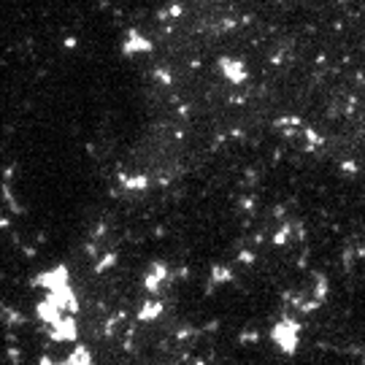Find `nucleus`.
Wrapping results in <instances>:
<instances>
[{"label":"nucleus","mask_w":365,"mask_h":365,"mask_svg":"<svg viewBox=\"0 0 365 365\" xmlns=\"http://www.w3.org/2000/svg\"><path fill=\"white\" fill-rule=\"evenodd\" d=\"M8 357H11V363H19V349H8Z\"/></svg>","instance_id":"nucleus-11"},{"label":"nucleus","mask_w":365,"mask_h":365,"mask_svg":"<svg viewBox=\"0 0 365 365\" xmlns=\"http://www.w3.org/2000/svg\"><path fill=\"white\" fill-rule=\"evenodd\" d=\"M49 336H52V341H76L79 338V327H76V319L73 314H65L60 322L52 324V330H49Z\"/></svg>","instance_id":"nucleus-2"},{"label":"nucleus","mask_w":365,"mask_h":365,"mask_svg":"<svg viewBox=\"0 0 365 365\" xmlns=\"http://www.w3.org/2000/svg\"><path fill=\"white\" fill-rule=\"evenodd\" d=\"M252 341H257V333H255V330L241 333V344H252Z\"/></svg>","instance_id":"nucleus-9"},{"label":"nucleus","mask_w":365,"mask_h":365,"mask_svg":"<svg viewBox=\"0 0 365 365\" xmlns=\"http://www.w3.org/2000/svg\"><path fill=\"white\" fill-rule=\"evenodd\" d=\"M195 365H206V363H203V360H197V363H195Z\"/></svg>","instance_id":"nucleus-12"},{"label":"nucleus","mask_w":365,"mask_h":365,"mask_svg":"<svg viewBox=\"0 0 365 365\" xmlns=\"http://www.w3.org/2000/svg\"><path fill=\"white\" fill-rule=\"evenodd\" d=\"M165 273H168V268L162 265V262H154L151 271L146 273V279H144V287L149 292H157V290H160V284H162V279H165Z\"/></svg>","instance_id":"nucleus-4"},{"label":"nucleus","mask_w":365,"mask_h":365,"mask_svg":"<svg viewBox=\"0 0 365 365\" xmlns=\"http://www.w3.org/2000/svg\"><path fill=\"white\" fill-rule=\"evenodd\" d=\"M298 330H301L298 322H292V319H281V322L273 327L271 336H273V341H276L284 352L292 354V352H295V346H298Z\"/></svg>","instance_id":"nucleus-1"},{"label":"nucleus","mask_w":365,"mask_h":365,"mask_svg":"<svg viewBox=\"0 0 365 365\" xmlns=\"http://www.w3.org/2000/svg\"><path fill=\"white\" fill-rule=\"evenodd\" d=\"M111 262H114V255L103 257V260H100V265H98V271H108V268H111Z\"/></svg>","instance_id":"nucleus-8"},{"label":"nucleus","mask_w":365,"mask_h":365,"mask_svg":"<svg viewBox=\"0 0 365 365\" xmlns=\"http://www.w3.org/2000/svg\"><path fill=\"white\" fill-rule=\"evenodd\" d=\"M38 365H57V363H54L52 357H46V354H43V357L38 360ZM63 365H68V363H63Z\"/></svg>","instance_id":"nucleus-10"},{"label":"nucleus","mask_w":365,"mask_h":365,"mask_svg":"<svg viewBox=\"0 0 365 365\" xmlns=\"http://www.w3.org/2000/svg\"><path fill=\"white\" fill-rule=\"evenodd\" d=\"M230 271H227V268H219V265H216L214 268V279H211V287H216V284H219V281H230Z\"/></svg>","instance_id":"nucleus-7"},{"label":"nucleus","mask_w":365,"mask_h":365,"mask_svg":"<svg viewBox=\"0 0 365 365\" xmlns=\"http://www.w3.org/2000/svg\"><path fill=\"white\" fill-rule=\"evenodd\" d=\"M160 314H162V303L160 301H149V303H144V308H141V311H138V319H141V322H151V319H154V317H160Z\"/></svg>","instance_id":"nucleus-5"},{"label":"nucleus","mask_w":365,"mask_h":365,"mask_svg":"<svg viewBox=\"0 0 365 365\" xmlns=\"http://www.w3.org/2000/svg\"><path fill=\"white\" fill-rule=\"evenodd\" d=\"M35 284H41L43 290L54 292V290H63V287H68V273H65V268H57L54 273H43V276L35 279Z\"/></svg>","instance_id":"nucleus-3"},{"label":"nucleus","mask_w":365,"mask_h":365,"mask_svg":"<svg viewBox=\"0 0 365 365\" xmlns=\"http://www.w3.org/2000/svg\"><path fill=\"white\" fill-rule=\"evenodd\" d=\"M68 365H92V354L84 346H76V352H70L68 357Z\"/></svg>","instance_id":"nucleus-6"}]
</instances>
